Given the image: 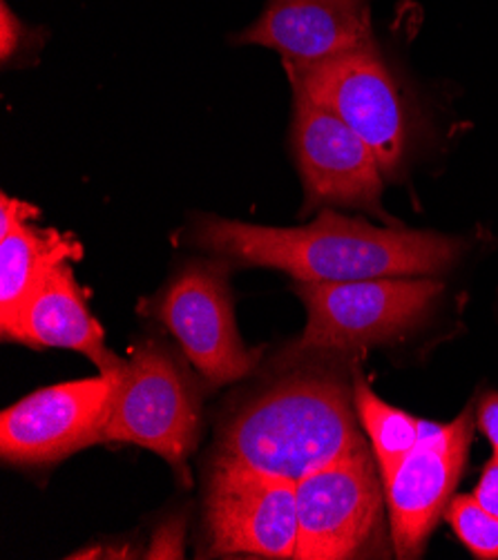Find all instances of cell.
Returning a JSON list of instances; mask_svg holds the SVG:
<instances>
[{
  "label": "cell",
  "instance_id": "1",
  "mask_svg": "<svg viewBox=\"0 0 498 560\" xmlns=\"http://www.w3.org/2000/svg\"><path fill=\"white\" fill-rule=\"evenodd\" d=\"M193 242L240 264L285 270L298 282L431 277L450 270L463 253V242L456 237L378 229L328 210L302 229H270L204 217L197 221Z\"/></svg>",
  "mask_w": 498,
  "mask_h": 560
},
{
  "label": "cell",
  "instance_id": "2",
  "mask_svg": "<svg viewBox=\"0 0 498 560\" xmlns=\"http://www.w3.org/2000/svg\"><path fill=\"white\" fill-rule=\"evenodd\" d=\"M354 394L324 375H300L268 388L224 427L217 460L298 482L364 442Z\"/></svg>",
  "mask_w": 498,
  "mask_h": 560
},
{
  "label": "cell",
  "instance_id": "3",
  "mask_svg": "<svg viewBox=\"0 0 498 560\" xmlns=\"http://www.w3.org/2000/svg\"><path fill=\"white\" fill-rule=\"evenodd\" d=\"M445 284L431 277H375L358 282H298L309 311L302 338L285 362L311 353H345L392 340L416 326Z\"/></svg>",
  "mask_w": 498,
  "mask_h": 560
},
{
  "label": "cell",
  "instance_id": "4",
  "mask_svg": "<svg viewBox=\"0 0 498 560\" xmlns=\"http://www.w3.org/2000/svg\"><path fill=\"white\" fill-rule=\"evenodd\" d=\"M296 96L334 112L375 154L384 177H396L412 143L405 96L375 45L317 66H287Z\"/></svg>",
  "mask_w": 498,
  "mask_h": 560
},
{
  "label": "cell",
  "instance_id": "5",
  "mask_svg": "<svg viewBox=\"0 0 498 560\" xmlns=\"http://www.w3.org/2000/svg\"><path fill=\"white\" fill-rule=\"evenodd\" d=\"M197 433L199 398L188 377L161 347H137L124 371L103 442L139 444L184 467Z\"/></svg>",
  "mask_w": 498,
  "mask_h": 560
},
{
  "label": "cell",
  "instance_id": "6",
  "mask_svg": "<svg viewBox=\"0 0 498 560\" xmlns=\"http://www.w3.org/2000/svg\"><path fill=\"white\" fill-rule=\"evenodd\" d=\"M124 375L54 384L0 416V456L12 465H51L103 442Z\"/></svg>",
  "mask_w": 498,
  "mask_h": 560
},
{
  "label": "cell",
  "instance_id": "7",
  "mask_svg": "<svg viewBox=\"0 0 498 560\" xmlns=\"http://www.w3.org/2000/svg\"><path fill=\"white\" fill-rule=\"evenodd\" d=\"M206 527L210 549L219 556L296 558L300 536L296 482L215 460Z\"/></svg>",
  "mask_w": 498,
  "mask_h": 560
},
{
  "label": "cell",
  "instance_id": "8",
  "mask_svg": "<svg viewBox=\"0 0 498 560\" xmlns=\"http://www.w3.org/2000/svg\"><path fill=\"white\" fill-rule=\"evenodd\" d=\"M296 493L298 560L356 556L382 516V489L367 444L300 478Z\"/></svg>",
  "mask_w": 498,
  "mask_h": 560
},
{
  "label": "cell",
  "instance_id": "9",
  "mask_svg": "<svg viewBox=\"0 0 498 560\" xmlns=\"http://www.w3.org/2000/svg\"><path fill=\"white\" fill-rule=\"evenodd\" d=\"M193 366L215 386L242 380L259 353L242 345L235 326L227 266L195 261L186 266L157 306Z\"/></svg>",
  "mask_w": 498,
  "mask_h": 560
},
{
  "label": "cell",
  "instance_id": "10",
  "mask_svg": "<svg viewBox=\"0 0 498 560\" xmlns=\"http://www.w3.org/2000/svg\"><path fill=\"white\" fill-rule=\"evenodd\" d=\"M472 433L474 418L470 411L450 424L420 420L414 450L401 463L394 478L384 482L398 558H418L422 553L463 474Z\"/></svg>",
  "mask_w": 498,
  "mask_h": 560
},
{
  "label": "cell",
  "instance_id": "11",
  "mask_svg": "<svg viewBox=\"0 0 498 560\" xmlns=\"http://www.w3.org/2000/svg\"><path fill=\"white\" fill-rule=\"evenodd\" d=\"M293 150L311 203L382 214V167L371 148L334 112L296 96Z\"/></svg>",
  "mask_w": 498,
  "mask_h": 560
},
{
  "label": "cell",
  "instance_id": "12",
  "mask_svg": "<svg viewBox=\"0 0 498 560\" xmlns=\"http://www.w3.org/2000/svg\"><path fill=\"white\" fill-rule=\"evenodd\" d=\"M240 43L275 49L285 66H317L375 45L369 0H268Z\"/></svg>",
  "mask_w": 498,
  "mask_h": 560
},
{
  "label": "cell",
  "instance_id": "13",
  "mask_svg": "<svg viewBox=\"0 0 498 560\" xmlns=\"http://www.w3.org/2000/svg\"><path fill=\"white\" fill-rule=\"evenodd\" d=\"M8 340L83 353L103 375H124L128 366L126 360L105 347V332L85 304L70 261L45 275L25 302Z\"/></svg>",
  "mask_w": 498,
  "mask_h": 560
},
{
  "label": "cell",
  "instance_id": "14",
  "mask_svg": "<svg viewBox=\"0 0 498 560\" xmlns=\"http://www.w3.org/2000/svg\"><path fill=\"white\" fill-rule=\"evenodd\" d=\"M81 246L68 235L23 223L0 237V330L12 332L25 302L45 275L63 261L79 259Z\"/></svg>",
  "mask_w": 498,
  "mask_h": 560
},
{
  "label": "cell",
  "instance_id": "15",
  "mask_svg": "<svg viewBox=\"0 0 498 560\" xmlns=\"http://www.w3.org/2000/svg\"><path fill=\"white\" fill-rule=\"evenodd\" d=\"M354 405L360 424L371 440L382 485L390 482L401 463L414 450L420 433V420L380 400L362 375H356L354 382Z\"/></svg>",
  "mask_w": 498,
  "mask_h": 560
},
{
  "label": "cell",
  "instance_id": "16",
  "mask_svg": "<svg viewBox=\"0 0 498 560\" xmlns=\"http://www.w3.org/2000/svg\"><path fill=\"white\" fill-rule=\"evenodd\" d=\"M445 516L461 542L476 558H498V516L489 514L474 495L452 498Z\"/></svg>",
  "mask_w": 498,
  "mask_h": 560
},
{
  "label": "cell",
  "instance_id": "17",
  "mask_svg": "<svg viewBox=\"0 0 498 560\" xmlns=\"http://www.w3.org/2000/svg\"><path fill=\"white\" fill-rule=\"evenodd\" d=\"M34 217H38V210L32 203L3 195L0 197V237L10 235L23 223H30Z\"/></svg>",
  "mask_w": 498,
  "mask_h": 560
},
{
  "label": "cell",
  "instance_id": "18",
  "mask_svg": "<svg viewBox=\"0 0 498 560\" xmlns=\"http://www.w3.org/2000/svg\"><path fill=\"white\" fill-rule=\"evenodd\" d=\"M23 40H25L23 23L12 14L10 5L3 3V8H0V56H3V61L12 59V56L21 49Z\"/></svg>",
  "mask_w": 498,
  "mask_h": 560
},
{
  "label": "cell",
  "instance_id": "19",
  "mask_svg": "<svg viewBox=\"0 0 498 560\" xmlns=\"http://www.w3.org/2000/svg\"><path fill=\"white\" fill-rule=\"evenodd\" d=\"M474 498L489 514L498 516V452H494V456L485 465L480 480L474 489Z\"/></svg>",
  "mask_w": 498,
  "mask_h": 560
},
{
  "label": "cell",
  "instance_id": "20",
  "mask_svg": "<svg viewBox=\"0 0 498 560\" xmlns=\"http://www.w3.org/2000/svg\"><path fill=\"white\" fill-rule=\"evenodd\" d=\"M478 427L491 442L494 452H498V394H489L483 398L478 407Z\"/></svg>",
  "mask_w": 498,
  "mask_h": 560
}]
</instances>
